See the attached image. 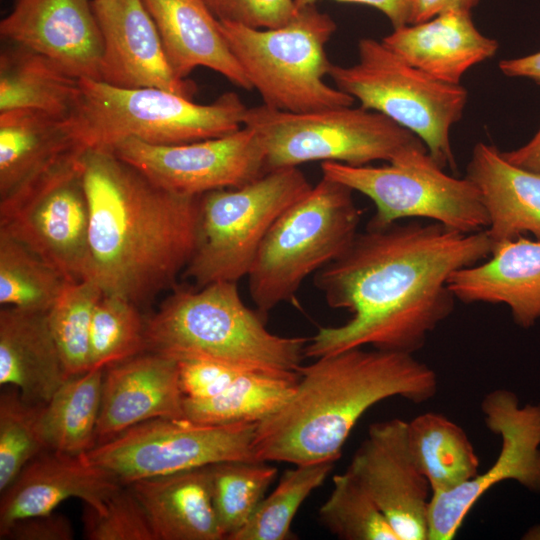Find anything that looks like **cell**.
<instances>
[{"label":"cell","mask_w":540,"mask_h":540,"mask_svg":"<svg viewBox=\"0 0 540 540\" xmlns=\"http://www.w3.org/2000/svg\"><path fill=\"white\" fill-rule=\"evenodd\" d=\"M177 360L146 351L104 372L96 445L157 418L183 417Z\"/></svg>","instance_id":"cell-19"},{"label":"cell","mask_w":540,"mask_h":540,"mask_svg":"<svg viewBox=\"0 0 540 540\" xmlns=\"http://www.w3.org/2000/svg\"><path fill=\"white\" fill-rule=\"evenodd\" d=\"M322 176L368 197L376 211L367 228L387 227L405 218H423L455 231L487 229L488 215L476 186L444 172L426 147L413 149L383 166L322 162Z\"/></svg>","instance_id":"cell-11"},{"label":"cell","mask_w":540,"mask_h":540,"mask_svg":"<svg viewBox=\"0 0 540 540\" xmlns=\"http://www.w3.org/2000/svg\"><path fill=\"white\" fill-rule=\"evenodd\" d=\"M90 279L67 281L47 311L49 326L68 377L89 370V342L95 307L103 296Z\"/></svg>","instance_id":"cell-35"},{"label":"cell","mask_w":540,"mask_h":540,"mask_svg":"<svg viewBox=\"0 0 540 540\" xmlns=\"http://www.w3.org/2000/svg\"><path fill=\"white\" fill-rule=\"evenodd\" d=\"M480 0H414L410 24L426 21L439 13L449 10L470 11Z\"/></svg>","instance_id":"cell-44"},{"label":"cell","mask_w":540,"mask_h":540,"mask_svg":"<svg viewBox=\"0 0 540 540\" xmlns=\"http://www.w3.org/2000/svg\"><path fill=\"white\" fill-rule=\"evenodd\" d=\"M309 338L271 333L247 307L237 282L175 289L146 318V351L177 361L206 358L247 370L297 372Z\"/></svg>","instance_id":"cell-4"},{"label":"cell","mask_w":540,"mask_h":540,"mask_svg":"<svg viewBox=\"0 0 540 540\" xmlns=\"http://www.w3.org/2000/svg\"><path fill=\"white\" fill-rule=\"evenodd\" d=\"M504 158L520 168L540 173V128L525 145L502 152Z\"/></svg>","instance_id":"cell-46"},{"label":"cell","mask_w":540,"mask_h":540,"mask_svg":"<svg viewBox=\"0 0 540 540\" xmlns=\"http://www.w3.org/2000/svg\"><path fill=\"white\" fill-rule=\"evenodd\" d=\"M466 177L486 209L493 247L525 234L540 240V173L515 166L496 146L478 142Z\"/></svg>","instance_id":"cell-24"},{"label":"cell","mask_w":540,"mask_h":540,"mask_svg":"<svg viewBox=\"0 0 540 540\" xmlns=\"http://www.w3.org/2000/svg\"><path fill=\"white\" fill-rule=\"evenodd\" d=\"M499 69L508 77L528 78L540 86V51L520 58L502 60Z\"/></svg>","instance_id":"cell-45"},{"label":"cell","mask_w":540,"mask_h":540,"mask_svg":"<svg viewBox=\"0 0 540 540\" xmlns=\"http://www.w3.org/2000/svg\"><path fill=\"white\" fill-rule=\"evenodd\" d=\"M219 21L255 29L287 24L297 12L294 0H205Z\"/></svg>","instance_id":"cell-40"},{"label":"cell","mask_w":540,"mask_h":540,"mask_svg":"<svg viewBox=\"0 0 540 540\" xmlns=\"http://www.w3.org/2000/svg\"><path fill=\"white\" fill-rule=\"evenodd\" d=\"M335 462L294 465L259 503L249 521L231 540H289L293 519L303 502L326 480Z\"/></svg>","instance_id":"cell-34"},{"label":"cell","mask_w":540,"mask_h":540,"mask_svg":"<svg viewBox=\"0 0 540 540\" xmlns=\"http://www.w3.org/2000/svg\"><path fill=\"white\" fill-rule=\"evenodd\" d=\"M381 41L411 66L451 84H461L470 68L492 58L499 47L476 28L471 12L463 10L393 28Z\"/></svg>","instance_id":"cell-22"},{"label":"cell","mask_w":540,"mask_h":540,"mask_svg":"<svg viewBox=\"0 0 540 540\" xmlns=\"http://www.w3.org/2000/svg\"><path fill=\"white\" fill-rule=\"evenodd\" d=\"M523 539L540 540V525L530 528L524 535Z\"/></svg>","instance_id":"cell-47"},{"label":"cell","mask_w":540,"mask_h":540,"mask_svg":"<svg viewBox=\"0 0 540 540\" xmlns=\"http://www.w3.org/2000/svg\"><path fill=\"white\" fill-rule=\"evenodd\" d=\"M243 125L262 146L266 172L312 161L351 166L389 163L426 147L407 129L361 106L293 113L261 104L247 109Z\"/></svg>","instance_id":"cell-8"},{"label":"cell","mask_w":540,"mask_h":540,"mask_svg":"<svg viewBox=\"0 0 540 540\" xmlns=\"http://www.w3.org/2000/svg\"><path fill=\"white\" fill-rule=\"evenodd\" d=\"M257 423L205 425L184 417L137 424L85 453L122 485L227 460H254Z\"/></svg>","instance_id":"cell-13"},{"label":"cell","mask_w":540,"mask_h":540,"mask_svg":"<svg viewBox=\"0 0 540 540\" xmlns=\"http://www.w3.org/2000/svg\"><path fill=\"white\" fill-rule=\"evenodd\" d=\"M315 359L298 369L290 398L257 423L254 460L335 462L373 405L391 397L424 403L438 390L435 371L412 353L357 347Z\"/></svg>","instance_id":"cell-3"},{"label":"cell","mask_w":540,"mask_h":540,"mask_svg":"<svg viewBox=\"0 0 540 540\" xmlns=\"http://www.w3.org/2000/svg\"><path fill=\"white\" fill-rule=\"evenodd\" d=\"M408 439L431 493L454 489L480 472V460L465 430L442 414L426 412L413 418Z\"/></svg>","instance_id":"cell-31"},{"label":"cell","mask_w":540,"mask_h":540,"mask_svg":"<svg viewBox=\"0 0 540 540\" xmlns=\"http://www.w3.org/2000/svg\"><path fill=\"white\" fill-rule=\"evenodd\" d=\"M109 149L156 185L183 195L237 188L266 173L262 146L245 126L221 137L183 144L128 138Z\"/></svg>","instance_id":"cell-15"},{"label":"cell","mask_w":540,"mask_h":540,"mask_svg":"<svg viewBox=\"0 0 540 540\" xmlns=\"http://www.w3.org/2000/svg\"><path fill=\"white\" fill-rule=\"evenodd\" d=\"M346 471L372 498L398 540H428L431 488L413 457L407 421L372 423Z\"/></svg>","instance_id":"cell-16"},{"label":"cell","mask_w":540,"mask_h":540,"mask_svg":"<svg viewBox=\"0 0 540 540\" xmlns=\"http://www.w3.org/2000/svg\"><path fill=\"white\" fill-rule=\"evenodd\" d=\"M0 35L79 79L100 80L103 41L92 0H16Z\"/></svg>","instance_id":"cell-18"},{"label":"cell","mask_w":540,"mask_h":540,"mask_svg":"<svg viewBox=\"0 0 540 540\" xmlns=\"http://www.w3.org/2000/svg\"><path fill=\"white\" fill-rule=\"evenodd\" d=\"M78 146L85 145L74 114L34 109L0 112V199Z\"/></svg>","instance_id":"cell-25"},{"label":"cell","mask_w":540,"mask_h":540,"mask_svg":"<svg viewBox=\"0 0 540 540\" xmlns=\"http://www.w3.org/2000/svg\"><path fill=\"white\" fill-rule=\"evenodd\" d=\"M357 49V63L332 64L328 76L335 87L416 135L440 167L456 170L450 133L463 116L466 88L427 75L382 41L362 38Z\"/></svg>","instance_id":"cell-9"},{"label":"cell","mask_w":540,"mask_h":540,"mask_svg":"<svg viewBox=\"0 0 540 540\" xmlns=\"http://www.w3.org/2000/svg\"><path fill=\"white\" fill-rule=\"evenodd\" d=\"M352 192L322 176L273 223L247 274L250 297L265 321L351 244L361 219Z\"/></svg>","instance_id":"cell-5"},{"label":"cell","mask_w":540,"mask_h":540,"mask_svg":"<svg viewBox=\"0 0 540 540\" xmlns=\"http://www.w3.org/2000/svg\"><path fill=\"white\" fill-rule=\"evenodd\" d=\"M104 372L68 377L42 405L39 432L46 450L83 455L96 445Z\"/></svg>","instance_id":"cell-29"},{"label":"cell","mask_w":540,"mask_h":540,"mask_svg":"<svg viewBox=\"0 0 540 540\" xmlns=\"http://www.w3.org/2000/svg\"><path fill=\"white\" fill-rule=\"evenodd\" d=\"M318 514L323 526L342 540H398L384 514L347 471L333 477Z\"/></svg>","instance_id":"cell-37"},{"label":"cell","mask_w":540,"mask_h":540,"mask_svg":"<svg viewBox=\"0 0 540 540\" xmlns=\"http://www.w3.org/2000/svg\"><path fill=\"white\" fill-rule=\"evenodd\" d=\"M156 540H222L210 489V465L128 485Z\"/></svg>","instance_id":"cell-27"},{"label":"cell","mask_w":540,"mask_h":540,"mask_svg":"<svg viewBox=\"0 0 540 540\" xmlns=\"http://www.w3.org/2000/svg\"><path fill=\"white\" fill-rule=\"evenodd\" d=\"M161 37L165 52L179 78L198 67L216 71L231 83L252 90L229 48L219 20L205 0H143Z\"/></svg>","instance_id":"cell-23"},{"label":"cell","mask_w":540,"mask_h":540,"mask_svg":"<svg viewBox=\"0 0 540 540\" xmlns=\"http://www.w3.org/2000/svg\"><path fill=\"white\" fill-rule=\"evenodd\" d=\"M492 248L486 229L462 233L436 222H396L357 233L314 276L327 304L351 317L320 327L305 356L365 346L414 354L454 309L451 274L486 259Z\"/></svg>","instance_id":"cell-1"},{"label":"cell","mask_w":540,"mask_h":540,"mask_svg":"<svg viewBox=\"0 0 540 540\" xmlns=\"http://www.w3.org/2000/svg\"><path fill=\"white\" fill-rule=\"evenodd\" d=\"M67 280L18 240L0 232V304L47 312Z\"/></svg>","instance_id":"cell-32"},{"label":"cell","mask_w":540,"mask_h":540,"mask_svg":"<svg viewBox=\"0 0 540 540\" xmlns=\"http://www.w3.org/2000/svg\"><path fill=\"white\" fill-rule=\"evenodd\" d=\"M247 109L235 92L198 104L160 88H121L83 78L73 114L86 147L109 148L128 138L173 145L221 137L241 128Z\"/></svg>","instance_id":"cell-7"},{"label":"cell","mask_w":540,"mask_h":540,"mask_svg":"<svg viewBox=\"0 0 540 540\" xmlns=\"http://www.w3.org/2000/svg\"><path fill=\"white\" fill-rule=\"evenodd\" d=\"M146 352V318L130 300L103 294L92 319L90 369H103Z\"/></svg>","instance_id":"cell-36"},{"label":"cell","mask_w":540,"mask_h":540,"mask_svg":"<svg viewBox=\"0 0 540 540\" xmlns=\"http://www.w3.org/2000/svg\"><path fill=\"white\" fill-rule=\"evenodd\" d=\"M122 486L83 455L44 450L1 492L0 536L17 520L47 514L69 498L102 511Z\"/></svg>","instance_id":"cell-20"},{"label":"cell","mask_w":540,"mask_h":540,"mask_svg":"<svg viewBox=\"0 0 540 540\" xmlns=\"http://www.w3.org/2000/svg\"><path fill=\"white\" fill-rule=\"evenodd\" d=\"M1 539L11 540H71L74 538L70 520L53 512L15 521Z\"/></svg>","instance_id":"cell-42"},{"label":"cell","mask_w":540,"mask_h":540,"mask_svg":"<svg viewBox=\"0 0 540 540\" xmlns=\"http://www.w3.org/2000/svg\"><path fill=\"white\" fill-rule=\"evenodd\" d=\"M177 362L181 391L184 398L192 400H204L220 394L239 375L248 371L206 358H190Z\"/></svg>","instance_id":"cell-41"},{"label":"cell","mask_w":540,"mask_h":540,"mask_svg":"<svg viewBox=\"0 0 540 540\" xmlns=\"http://www.w3.org/2000/svg\"><path fill=\"white\" fill-rule=\"evenodd\" d=\"M122 485L102 511L84 504L83 535L89 540H156L148 515L132 489Z\"/></svg>","instance_id":"cell-39"},{"label":"cell","mask_w":540,"mask_h":540,"mask_svg":"<svg viewBox=\"0 0 540 540\" xmlns=\"http://www.w3.org/2000/svg\"><path fill=\"white\" fill-rule=\"evenodd\" d=\"M486 427L501 439L497 459L458 487L431 493L428 540H451L476 502L492 487L515 480L540 492V403L520 406L506 389L487 393L481 402Z\"/></svg>","instance_id":"cell-14"},{"label":"cell","mask_w":540,"mask_h":540,"mask_svg":"<svg viewBox=\"0 0 540 540\" xmlns=\"http://www.w3.org/2000/svg\"><path fill=\"white\" fill-rule=\"evenodd\" d=\"M219 25L263 105L293 113L353 105L350 95L324 80L332 66L326 45L336 24L315 4L298 9L278 28L255 29L227 21Z\"/></svg>","instance_id":"cell-6"},{"label":"cell","mask_w":540,"mask_h":540,"mask_svg":"<svg viewBox=\"0 0 540 540\" xmlns=\"http://www.w3.org/2000/svg\"><path fill=\"white\" fill-rule=\"evenodd\" d=\"M277 468L258 460H227L210 465L211 498L224 539L249 521L277 475Z\"/></svg>","instance_id":"cell-33"},{"label":"cell","mask_w":540,"mask_h":540,"mask_svg":"<svg viewBox=\"0 0 540 540\" xmlns=\"http://www.w3.org/2000/svg\"><path fill=\"white\" fill-rule=\"evenodd\" d=\"M298 380V371L248 370L212 398H184L183 417L205 425L259 423L290 398Z\"/></svg>","instance_id":"cell-30"},{"label":"cell","mask_w":540,"mask_h":540,"mask_svg":"<svg viewBox=\"0 0 540 540\" xmlns=\"http://www.w3.org/2000/svg\"><path fill=\"white\" fill-rule=\"evenodd\" d=\"M311 188L298 167H286L200 195L196 246L182 277L198 288L247 277L273 223Z\"/></svg>","instance_id":"cell-10"},{"label":"cell","mask_w":540,"mask_h":540,"mask_svg":"<svg viewBox=\"0 0 540 540\" xmlns=\"http://www.w3.org/2000/svg\"><path fill=\"white\" fill-rule=\"evenodd\" d=\"M80 79L45 56L13 44L0 56V112L34 109L57 115L74 113Z\"/></svg>","instance_id":"cell-28"},{"label":"cell","mask_w":540,"mask_h":540,"mask_svg":"<svg viewBox=\"0 0 540 540\" xmlns=\"http://www.w3.org/2000/svg\"><path fill=\"white\" fill-rule=\"evenodd\" d=\"M448 288L464 303L505 304L517 325L533 326L540 318V240L495 245L486 261L452 273Z\"/></svg>","instance_id":"cell-21"},{"label":"cell","mask_w":540,"mask_h":540,"mask_svg":"<svg viewBox=\"0 0 540 540\" xmlns=\"http://www.w3.org/2000/svg\"><path fill=\"white\" fill-rule=\"evenodd\" d=\"M68 378L47 312L0 310V384L36 404L47 403Z\"/></svg>","instance_id":"cell-26"},{"label":"cell","mask_w":540,"mask_h":540,"mask_svg":"<svg viewBox=\"0 0 540 540\" xmlns=\"http://www.w3.org/2000/svg\"><path fill=\"white\" fill-rule=\"evenodd\" d=\"M92 8L103 41L99 81L193 98L196 85L176 75L143 0H92Z\"/></svg>","instance_id":"cell-17"},{"label":"cell","mask_w":540,"mask_h":540,"mask_svg":"<svg viewBox=\"0 0 540 540\" xmlns=\"http://www.w3.org/2000/svg\"><path fill=\"white\" fill-rule=\"evenodd\" d=\"M78 146L0 199V232L18 240L70 282L87 279L89 204Z\"/></svg>","instance_id":"cell-12"},{"label":"cell","mask_w":540,"mask_h":540,"mask_svg":"<svg viewBox=\"0 0 540 540\" xmlns=\"http://www.w3.org/2000/svg\"><path fill=\"white\" fill-rule=\"evenodd\" d=\"M42 405L25 400L14 387L0 395L1 492L32 459L46 450L39 432Z\"/></svg>","instance_id":"cell-38"},{"label":"cell","mask_w":540,"mask_h":540,"mask_svg":"<svg viewBox=\"0 0 540 540\" xmlns=\"http://www.w3.org/2000/svg\"><path fill=\"white\" fill-rule=\"evenodd\" d=\"M89 204L87 279L138 307L172 288L197 240L199 196L168 191L111 149L82 155Z\"/></svg>","instance_id":"cell-2"},{"label":"cell","mask_w":540,"mask_h":540,"mask_svg":"<svg viewBox=\"0 0 540 540\" xmlns=\"http://www.w3.org/2000/svg\"><path fill=\"white\" fill-rule=\"evenodd\" d=\"M319 0H294L296 9L313 5ZM371 6L382 12L390 21L393 28L411 23L414 0H336Z\"/></svg>","instance_id":"cell-43"}]
</instances>
